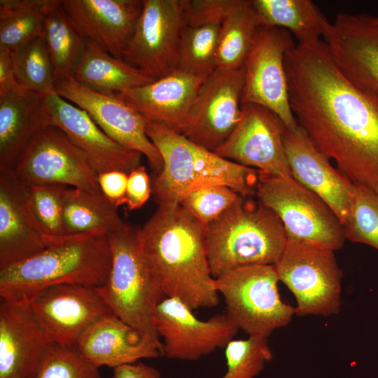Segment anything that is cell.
Returning <instances> with one entry per match:
<instances>
[{"label":"cell","instance_id":"obj_1","mask_svg":"<svg viewBox=\"0 0 378 378\" xmlns=\"http://www.w3.org/2000/svg\"><path fill=\"white\" fill-rule=\"evenodd\" d=\"M285 69L300 127L353 183L378 193V96L351 81L322 40L290 49Z\"/></svg>","mask_w":378,"mask_h":378},{"label":"cell","instance_id":"obj_2","mask_svg":"<svg viewBox=\"0 0 378 378\" xmlns=\"http://www.w3.org/2000/svg\"><path fill=\"white\" fill-rule=\"evenodd\" d=\"M154 214L137 227L142 254L166 297L191 309L219 302L207 258L204 227L180 203H158Z\"/></svg>","mask_w":378,"mask_h":378},{"label":"cell","instance_id":"obj_3","mask_svg":"<svg viewBox=\"0 0 378 378\" xmlns=\"http://www.w3.org/2000/svg\"><path fill=\"white\" fill-rule=\"evenodd\" d=\"M111 265L106 234L88 232L56 237L42 251L0 269L1 299L29 302L45 288L62 284L102 287Z\"/></svg>","mask_w":378,"mask_h":378},{"label":"cell","instance_id":"obj_4","mask_svg":"<svg viewBox=\"0 0 378 378\" xmlns=\"http://www.w3.org/2000/svg\"><path fill=\"white\" fill-rule=\"evenodd\" d=\"M146 134L158 150L162 168L151 181L158 203H179L190 193L226 186L243 197L256 191L260 172L201 147L183 134L147 121Z\"/></svg>","mask_w":378,"mask_h":378},{"label":"cell","instance_id":"obj_5","mask_svg":"<svg viewBox=\"0 0 378 378\" xmlns=\"http://www.w3.org/2000/svg\"><path fill=\"white\" fill-rule=\"evenodd\" d=\"M204 237L214 279L242 267L274 265L288 240L281 220L272 211L241 195L204 227Z\"/></svg>","mask_w":378,"mask_h":378},{"label":"cell","instance_id":"obj_6","mask_svg":"<svg viewBox=\"0 0 378 378\" xmlns=\"http://www.w3.org/2000/svg\"><path fill=\"white\" fill-rule=\"evenodd\" d=\"M136 232L137 227L127 223L107 235L111 270L105 284L98 290L113 314L161 342L154 316L157 306L166 296L142 254Z\"/></svg>","mask_w":378,"mask_h":378},{"label":"cell","instance_id":"obj_7","mask_svg":"<svg viewBox=\"0 0 378 378\" xmlns=\"http://www.w3.org/2000/svg\"><path fill=\"white\" fill-rule=\"evenodd\" d=\"M255 194L279 218L288 239L334 251L342 247L346 237L338 218L293 177L260 173Z\"/></svg>","mask_w":378,"mask_h":378},{"label":"cell","instance_id":"obj_8","mask_svg":"<svg viewBox=\"0 0 378 378\" xmlns=\"http://www.w3.org/2000/svg\"><path fill=\"white\" fill-rule=\"evenodd\" d=\"M224 298L225 315L249 336L267 338L288 324L295 309L281 299L274 265H259L232 270L215 279Z\"/></svg>","mask_w":378,"mask_h":378},{"label":"cell","instance_id":"obj_9","mask_svg":"<svg viewBox=\"0 0 378 378\" xmlns=\"http://www.w3.org/2000/svg\"><path fill=\"white\" fill-rule=\"evenodd\" d=\"M274 266L296 300V315L339 313L342 272L334 251L288 239Z\"/></svg>","mask_w":378,"mask_h":378},{"label":"cell","instance_id":"obj_10","mask_svg":"<svg viewBox=\"0 0 378 378\" xmlns=\"http://www.w3.org/2000/svg\"><path fill=\"white\" fill-rule=\"evenodd\" d=\"M295 46L287 30L260 27L244 64L241 97V104H255L273 111L290 130L299 125L290 107L285 57Z\"/></svg>","mask_w":378,"mask_h":378},{"label":"cell","instance_id":"obj_11","mask_svg":"<svg viewBox=\"0 0 378 378\" xmlns=\"http://www.w3.org/2000/svg\"><path fill=\"white\" fill-rule=\"evenodd\" d=\"M186 0H144L134 32L122 58L155 80L176 69L186 26Z\"/></svg>","mask_w":378,"mask_h":378},{"label":"cell","instance_id":"obj_12","mask_svg":"<svg viewBox=\"0 0 378 378\" xmlns=\"http://www.w3.org/2000/svg\"><path fill=\"white\" fill-rule=\"evenodd\" d=\"M12 170L28 184L58 183L101 191L98 174L66 134L47 126L29 143Z\"/></svg>","mask_w":378,"mask_h":378},{"label":"cell","instance_id":"obj_13","mask_svg":"<svg viewBox=\"0 0 378 378\" xmlns=\"http://www.w3.org/2000/svg\"><path fill=\"white\" fill-rule=\"evenodd\" d=\"M244 66L216 68L204 79L191 106L181 134L214 152L230 135L241 115Z\"/></svg>","mask_w":378,"mask_h":378},{"label":"cell","instance_id":"obj_14","mask_svg":"<svg viewBox=\"0 0 378 378\" xmlns=\"http://www.w3.org/2000/svg\"><path fill=\"white\" fill-rule=\"evenodd\" d=\"M286 130L271 110L255 104H241L237 125L214 153L262 174L293 177L284 142Z\"/></svg>","mask_w":378,"mask_h":378},{"label":"cell","instance_id":"obj_15","mask_svg":"<svg viewBox=\"0 0 378 378\" xmlns=\"http://www.w3.org/2000/svg\"><path fill=\"white\" fill-rule=\"evenodd\" d=\"M55 92L85 111L113 141L144 155L155 174L161 171L162 160L146 134L147 120L115 92L89 88L71 76L56 82Z\"/></svg>","mask_w":378,"mask_h":378},{"label":"cell","instance_id":"obj_16","mask_svg":"<svg viewBox=\"0 0 378 378\" xmlns=\"http://www.w3.org/2000/svg\"><path fill=\"white\" fill-rule=\"evenodd\" d=\"M178 298L165 297L157 306L154 324L162 342V355L169 359L196 360L233 340L238 328L225 314L206 321L195 316Z\"/></svg>","mask_w":378,"mask_h":378},{"label":"cell","instance_id":"obj_17","mask_svg":"<svg viewBox=\"0 0 378 378\" xmlns=\"http://www.w3.org/2000/svg\"><path fill=\"white\" fill-rule=\"evenodd\" d=\"M98 288L57 284L45 288L29 302L52 343L74 346L92 324L112 313Z\"/></svg>","mask_w":378,"mask_h":378},{"label":"cell","instance_id":"obj_18","mask_svg":"<svg viewBox=\"0 0 378 378\" xmlns=\"http://www.w3.org/2000/svg\"><path fill=\"white\" fill-rule=\"evenodd\" d=\"M45 125L62 130L85 155L97 174L120 171L129 174L141 166V154L111 139L83 110L56 92L43 98Z\"/></svg>","mask_w":378,"mask_h":378},{"label":"cell","instance_id":"obj_19","mask_svg":"<svg viewBox=\"0 0 378 378\" xmlns=\"http://www.w3.org/2000/svg\"><path fill=\"white\" fill-rule=\"evenodd\" d=\"M323 37L340 70L378 96V15L338 13Z\"/></svg>","mask_w":378,"mask_h":378},{"label":"cell","instance_id":"obj_20","mask_svg":"<svg viewBox=\"0 0 378 378\" xmlns=\"http://www.w3.org/2000/svg\"><path fill=\"white\" fill-rule=\"evenodd\" d=\"M55 238L36 220L27 184L12 169H0V269L42 251Z\"/></svg>","mask_w":378,"mask_h":378},{"label":"cell","instance_id":"obj_21","mask_svg":"<svg viewBox=\"0 0 378 378\" xmlns=\"http://www.w3.org/2000/svg\"><path fill=\"white\" fill-rule=\"evenodd\" d=\"M284 142L292 176L326 202L344 225L354 183L330 164L300 126L295 130L286 129Z\"/></svg>","mask_w":378,"mask_h":378},{"label":"cell","instance_id":"obj_22","mask_svg":"<svg viewBox=\"0 0 378 378\" xmlns=\"http://www.w3.org/2000/svg\"><path fill=\"white\" fill-rule=\"evenodd\" d=\"M51 344L29 302L1 299L0 378H34Z\"/></svg>","mask_w":378,"mask_h":378},{"label":"cell","instance_id":"obj_23","mask_svg":"<svg viewBox=\"0 0 378 378\" xmlns=\"http://www.w3.org/2000/svg\"><path fill=\"white\" fill-rule=\"evenodd\" d=\"M62 5L85 38L122 58L144 0H62Z\"/></svg>","mask_w":378,"mask_h":378},{"label":"cell","instance_id":"obj_24","mask_svg":"<svg viewBox=\"0 0 378 378\" xmlns=\"http://www.w3.org/2000/svg\"><path fill=\"white\" fill-rule=\"evenodd\" d=\"M206 78L176 69L149 84L115 94L147 121L181 134Z\"/></svg>","mask_w":378,"mask_h":378},{"label":"cell","instance_id":"obj_25","mask_svg":"<svg viewBox=\"0 0 378 378\" xmlns=\"http://www.w3.org/2000/svg\"><path fill=\"white\" fill-rule=\"evenodd\" d=\"M74 347L98 368L113 369L142 358L162 357V342L138 331L111 313L92 324Z\"/></svg>","mask_w":378,"mask_h":378},{"label":"cell","instance_id":"obj_26","mask_svg":"<svg viewBox=\"0 0 378 378\" xmlns=\"http://www.w3.org/2000/svg\"><path fill=\"white\" fill-rule=\"evenodd\" d=\"M43 97L27 90L0 97V169H12L29 143L46 127Z\"/></svg>","mask_w":378,"mask_h":378},{"label":"cell","instance_id":"obj_27","mask_svg":"<svg viewBox=\"0 0 378 378\" xmlns=\"http://www.w3.org/2000/svg\"><path fill=\"white\" fill-rule=\"evenodd\" d=\"M70 76L89 88L108 92L134 89L155 80L86 38Z\"/></svg>","mask_w":378,"mask_h":378},{"label":"cell","instance_id":"obj_28","mask_svg":"<svg viewBox=\"0 0 378 378\" xmlns=\"http://www.w3.org/2000/svg\"><path fill=\"white\" fill-rule=\"evenodd\" d=\"M261 27L293 33L298 44L321 40L329 21L310 0H252Z\"/></svg>","mask_w":378,"mask_h":378},{"label":"cell","instance_id":"obj_29","mask_svg":"<svg viewBox=\"0 0 378 378\" xmlns=\"http://www.w3.org/2000/svg\"><path fill=\"white\" fill-rule=\"evenodd\" d=\"M127 223L102 191L67 188L63 206L66 235L88 232L108 235Z\"/></svg>","mask_w":378,"mask_h":378},{"label":"cell","instance_id":"obj_30","mask_svg":"<svg viewBox=\"0 0 378 378\" xmlns=\"http://www.w3.org/2000/svg\"><path fill=\"white\" fill-rule=\"evenodd\" d=\"M60 0H0V48L13 52L41 37L44 22Z\"/></svg>","mask_w":378,"mask_h":378},{"label":"cell","instance_id":"obj_31","mask_svg":"<svg viewBox=\"0 0 378 378\" xmlns=\"http://www.w3.org/2000/svg\"><path fill=\"white\" fill-rule=\"evenodd\" d=\"M260 27L253 1L244 0L220 26L217 68L244 66Z\"/></svg>","mask_w":378,"mask_h":378},{"label":"cell","instance_id":"obj_32","mask_svg":"<svg viewBox=\"0 0 378 378\" xmlns=\"http://www.w3.org/2000/svg\"><path fill=\"white\" fill-rule=\"evenodd\" d=\"M41 37L56 83L71 75L85 38L64 9L62 1L46 18Z\"/></svg>","mask_w":378,"mask_h":378},{"label":"cell","instance_id":"obj_33","mask_svg":"<svg viewBox=\"0 0 378 378\" xmlns=\"http://www.w3.org/2000/svg\"><path fill=\"white\" fill-rule=\"evenodd\" d=\"M220 26H186L179 43L176 69L200 77L211 74L217 68Z\"/></svg>","mask_w":378,"mask_h":378},{"label":"cell","instance_id":"obj_34","mask_svg":"<svg viewBox=\"0 0 378 378\" xmlns=\"http://www.w3.org/2000/svg\"><path fill=\"white\" fill-rule=\"evenodd\" d=\"M10 54L17 81L22 89L41 97L56 92L51 62L42 37Z\"/></svg>","mask_w":378,"mask_h":378},{"label":"cell","instance_id":"obj_35","mask_svg":"<svg viewBox=\"0 0 378 378\" xmlns=\"http://www.w3.org/2000/svg\"><path fill=\"white\" fill-rule=\"evenodd\" d=\"M343 227L346 239L378 250V193L354 183L349 218Z\"/></svg>","mask_w":378,"mask_h":378},{"label":"cell","instance_id":"obj_36","mask_svg":"<svg viewBox=\"0 0 378 378\" xmlns=\"http://www.w3.org/2000/svg\"><path fill=\"white\" fill-rule=\"evenodd\" d=\"M226 372L221 378H254L272 358L267 338L232 340L225 347Z\"/></svg>","mask_w":378,"mask_h":378},{"label":"cell","instance_id":"obj_37","mask_svg":"<svg viewBox=\"0 0 378 378\" xmlns=\"http://www.w3.org/2000/svg\"><path fill=\"white\" fill-rule=\"evenodd\" d=\"M27 184L33 212L43 231L50 237L66 236L63 206L69 186L58 183Z\"/></svg>","mask_w":378,"mask_h":378},{"label":"cell","instance_id":"obj_38","mask_svg":"<svg viewBox=\"0 0 378 378\" xmlns=\"http://www.w3.org/2000/svg\"><path fill=\"white\" fill-rule=\"evenodd\" d=\"M99 368L74 346L52 343L34 378H102Z\"/></svg>","mask_w":378,"mask_h":378},{"label":"cell","instance_id":"obj_39","mask_svg":"<svg viewBox=\"0 0 378 378\" xmlns=\"http://www.w3.org/2000/svg\"><path fill=\"white\" fill-rule=\"evenodd\" d=\"M240 195L226 186H213L197 190L179 203L204 227L220 216Z\"/></svg>","mask_w":378,"mask_h":378},{"label":"cell","instance_id":"obj_40","mask_svg":"<svg viewBox=\"0 0 378 378\" xmlns=\"http://www.w3.org/2000/svg\"><path fill=\"white\" fill-rule=\"evenodd\" d=\"M244 0H186V26L221 24Z\"/></svg>","mask_w":378,"mask_h":378},{"label":"cell","instance_id":"obj_41","mask_svg":"<svg viewBox=\"0 0 378 378\" xmlns=\"http://www.w3.org/2000/svg\"><path fill=\"white\" fill-rule=\"evenodd\" d=\"M152 193L150 178L144 166H139L128 174L126 206L130 211L144 206Z\"/></svg>","mask_w":378,"mask_h":378},{"label":"cell","instance_id":"obj_42","mask_svg":"<svg viewBox=\"0 0 378 378\" xmlns=\"http://www.w3.org/2000/svg\"><path fill=\"white\" fill-rule=\"evenodd\" d=\"M127 178V174L120 171L98 174V182L102 192L117 208L126 204Z\"/></svg>","mask_w":378,"mask_h":378},{"label":"cell","instance_id":"obj_43","mask_svg":"<svg viewBox=\"0 0 378 378\" xmlns=\"http://www.w3.org/2000/svg\"><path fill=\"white\" fill-rule=\"evenodd\" d=\"M23 90L14 73L10 52L0 48V97Z\"/></svg>","mask_w":378,"mask_h":378},{"label":"cell","instance_id":"obj_44","mask_svg":"<svg viewBox=\"0 0 378 378\" xmlns=\"http://www.w3.org/2000/svg\"><path fill=\"white\" fill-rule=\"evenodd\" d=\"M113 373V378H162L155 368L139 361L115 368Z\"/></svg>","mask_w":378,"mask_h":378}]
</instances>
